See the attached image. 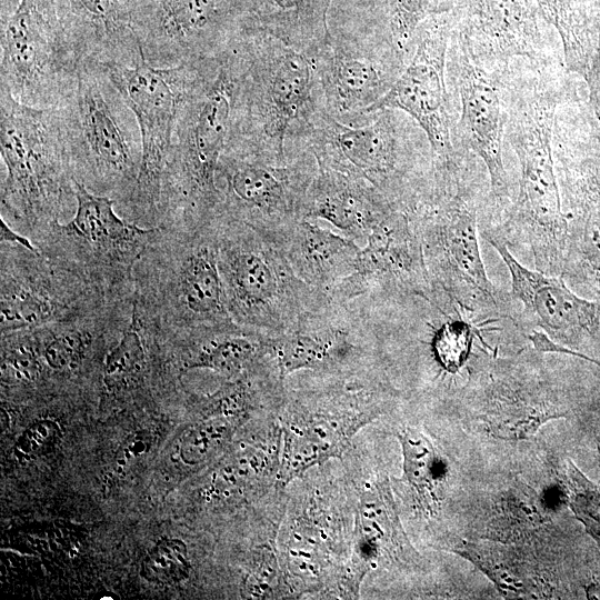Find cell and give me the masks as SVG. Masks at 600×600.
<instances>
[{"label":"cell","instance_id":"obj_10","mask_svg":"<svg viewBox=\"0 0 600 600\" xmlns=\"http://www.w3.org/2000/svg\"><path fill=\"white\" fill-rule=\"evenodd\" d=\"M1 334L132 308L40 250L1 241Z\"/></svg>","mask_w":600,"mask_h":600},{"label":"cell","instance_id":"obj_4","mask_svg":"<svg viewBox=\"0 0 600 600\" xmlns=\"http://www.w3.org/2000/svg\"><path fill=\"white\" fill-rule=\"evenodd\" d=\"M557 103L552 91L538 80L512 103L507 123L520 166L519 188L502 220L489 223L508 247H527L536 270L560 276L568 217L551 146Z\"/></svg>","mask_w":600,"mask_h":600},{"label":"cell","instance_id":"obj_29","mask_svg":"<svg viewBox=\"0 0 600 600\" xmlns=\"http://www.w3.org/2000/svg\"><path fill=\"white\" fill-rule=\"evenodd\" d=\"M329 82L337 106L344 111H367L390 86L370 58L350 52L336 53L330 63Z\"/></svg>","mask_w":600,"mask_h":600},{"label":"cell","instance_id":"obj_33","mask_svg":"<svg viewBox=\"0 0 600 600\" xmlns=\"http://www.w3.org/2000/svg\"><path fill=\"white\" fill-rule=\"evenodd\" d=\"M148 336L132 310L118 343L107 353L103 379L109 390H123L140 381L147 364Z\"/></svg>","mask_w":600,"mask_h":600},{"label":"cell","instance_id":"obj_12","mask_svg":"<svg viewBox=\"0 0 600 600\" xmlns=\"http://www.w3.org/2000/svg\"><path fill=\"white\" fill-rule=\"evenodd\" d=\"M542 354L532 347L509 358L477 359L461 400L496 437L524 439L544 422L566 416Z\"/></svg>","mask_w":600,"mask_h":600},{"label":"cell","instance_id":"obj_9","mask_svg":"<svg viewBox=\"0 0 600 600\" xmlns=\"http://www.w3.org/2000/svg\"><path fill=\"white\" fill-rule=\"evenodd\" d=\"M211 62L169 68L150 64L142 56L134 66H103L132 110L141 134V164L127 220L158 227L163 171L181 108Z\"/></svg>","mask_w":600,"mask_h":600},{"label":"cell","instance_id":"obj_7","mask_svg":"<svg viewBox=\"0 0 600 600\" xmlns=\"http://www.w3.org/2000/svg\"><path fill=\"white\" fill-rule=\"evenodd\" d=\"M216 224L219 272L229 312L239 326L274 337L330 300L294 273L270 237L222 217Z\"/></svg>","mask_w":600,"mask_h":600},{"label":"cell","instance_id":"obj_20","mask_svg":"<svg viewBox=\"0 0 600 600\" xmlns=\"http://www.w3.org/2000/svg\"><path fill=\"white\" fill-rule=\"evenodd\" d=\"M462 38L458 48V87L461 103L459 131L466 144L486 166L490 191L498 206L510 199V183L502 158L508 122L497 77L489 73Z\"/></svg>","mask_w":600,"mask_h":600},{"label":"cell","instance_id":"obj_8","mask_svg":"<svg viewBox=\"0 0 600 600\" xmlns=\"http://www.w3.org/2000/svg\"><path fill=\"white\" fill-rule=\"evenodd\" d=\"M76 212L30 239L53 261L81 274L110 296L133 301V268L160 227L121 218L116 201L89 191L73 179Z\"/></svg>","mask_w":600,"mask_h":600},{"label":"cell","instance_id":"obj_13","mask_svg":"<svg viewBox=\"0 0 600 600\" xmlns=\"http://www.w3.org/2000/svg\"><path fill=\"white\" fill-rule=\"evenodd\" d=\"M314 176L310 167L271 164L252 144L230 138L217 171L219 217L250 226L277 242L303 219Z\"/></svg>","mask_w":600,"mask_h":600},{"label":"cell","instance_id":"obj_38","mask_svg":"<svg viewBox=\"0 0 600 600\" xmlns=\"http://www.w3.org/2000/svg\"><path fill=\"white\" fill-rule=\"evenodd\" d=\"M586 80L590 89L591 106L600 126V32L597 49L594 50Z\"/></svg>","mask_w":600,"mask_h":600},{"label":"cell","instance_id":"obj_27","mask_svg":"<svg viewBox=\"0 0 600 600\" xmlns=\"http://www.w3.org/2000/svg\"><path fill=\"white\" fill-rule=\"evenodd\" d=\"M277 243L294 273L328 296L354 273L361 251L354 240L306 218L288 229Z\"/></svg>","mask_w":600,"mask_h":600},{"label":"cell","instance_id":"obj_19","mask_svg":"<svg viewBox=\"0 0 600 600\" xmlns=\"http://www.w3.org/2000/svg\"><path fill=\"white\" fill-rule=\"evenodd\" d=\"M448 27L440 22L421 33L409 64L386 94L367 111L397 109L412 117L424 131L437 158L434 167L461 162L450 133L448 93L444 81Z\"/></svg>","mask_w":600,"mask_h":600},{"label":"cell","instance_id":"obj_6","mask_svg":"<svg viewBox=\"0 0 600 600\" xmlns=\"http://www.w3.org/2000/svg\"><path fill=\"white\" fill-rule=\"evenodd\" d=\"M0 153L1 218L31 238L76 199L57 109L22 104L0 86Z\"/></svg>","mask_w":600,"mask_h":600},{"label":"cell","instance_id":"obj_36","mask_svg":"<svg viewBox=\"0 0 600 600\" xmlns=\"http://www.w3.org/2000/svg\"><path fill=\"white\" fill-rule=\"evenodd\" d=\"M502 514L503 521L526 528L540 526L550 519L539 496L526 484L509 491L503 501Z\"/></svg>","mask_w":600,"mask_h":600},{"label":"cell","instance_id":"obj_24","mask_svg":"<svg viewBox=\"0 0 600 600\" xmlns=\"http://www.w3.org/2000/svg\"><path fill=\"white\" fill-rule=\"evenodd\" d=\"M396 206L369 182L319 167L307 193L303 218L322 220L362 246Z\"/></svg>","mask_w":600,"mask_h":600},{"label":"cell","instance_id":"obj_39","mask_svg":"<svg viewBox=\"0 0 600 600\" xmlns=\"http://www.w3.org/2000/svg\"><path fill=\"white\" fill-rule=\"evenodd\" d=\"M282 13H299L311 3V0H272Z\"/></svg>","mask_w":600,"mask_h":600},{"label":"cell","instance_id":"obj_1","mask_svg":"<svg viewBox=\"0 0 600 600\" xmlns=\"http://www.w3.org/2000/svg\"><path fill=\"white\" fill-rule=\"evenodd\" d=\"M244 70V58L233 48L184 101L162 176L158 227L196 230L219 217L217 171L236 123Z\"/></svg>","mask_w":600,"mask_h":600},{"label":"cell","instance_id":"obj_35","mask_svg":"<svg viewBox=\"0 0 600 600\" xmlns=\"http://www.w3.org/2000/svg\"><path fill=\"white\" fill-rule=\"evenodd\" d=\"M149 580L174 583L188 573L187 551L181 541L166 540L157 544L144 561Z\"/></svg>","mask_w":600,"mask_h":600},{"label":"cell","instance_id":"obj_37","mask_svg":"<svg viewBox=\"0 0 600 600\" xmlns=\"http://www.w3.org/2000/svg\"><path fill=\"white\" fill-rule=\"evenodd\" d=\"M440 0H396L391 29L399 50L411 39L418 23L434 11Z\"/></svg>","mask_w":600,"mask_h":600},{"label":"cell","instance_id":"obj_40","mask_svg":"<svg viewBox=\"0 0 600 600\" xmlns=\"http://www.w3.org/2000/svg\"><path fill=\"white\" fill-rule=\"evenodd\" d=\"M21 0H1V8H0V19L1 22H4L8 20L12 13L17 10L19 7Z\"/></svg>","mask_w":600,"mask_h":600},{"label":"cell","instance_id":"obj_22","mask_svg":"<svg viewBox=\"0 0 600 600\" xmlns=\"http://www.w3.org/2000/svg\"><path fill=\"white\" fill-rule=\"evenodd\" d=\"M420 560L402 529L389 482L381 479L373 489L361 494L343 584L358 594L363 577L380 563L416 567Z\"/></svg>","mask_w":600,"mask_h":600},{"label":"cell","instance_id":"obj_3","mask_svg":"<svg viewBox=\"0 0 600 600\" xmlns=\"http://www.w3.org/2000/svg\"><path fill=\"white\" fill-rule=\"evenodd\" d=\"M57 109L72 177L128 210L141 164V134L122 93L99 63L81 61Z\"/></svg>","mask_w":600,"mask_h":600},{"label":"cell","instance_id":"obj_17","mask_svg":"<svg viewBox=\"0 0 600 600\" xmlns=\"http://www.w3.org/2000/svg\"><path fill=\"white\" fill-rule=\"evenodd\" d=\"M479 231L509 270V292L526 334L539 330L554 343L577 352L583 344L600 342V299H584L561 276L523 266L489 223L479 222Z\"/></svg>","mask_w":600,"mask_h":600},{"label":"cell","instance_id":"obj_21","mask_svg":"<svg viewBox=\"0 0 600 600\" xmlns=\"http://www.w3.org/2000/svg\"><path fill=\"white\" fill-rule=\"evenodd\" d=\"M569 211L561 277L600 299V152L564 173Z\"/></svg>","mask_w":600,"mask_h":600},{"label":"cell","instance_id":"obj_31","mask_svg":"<svg viewBox=\"0 0 600 600\" xmlns=\"http://www.w3.org/2000/svg\"><path fill=\"white\" fill-rule=\"evenodd\" d=\"M397 437L403 454V480L426 509L436 510L441 463L433 444L423 433L412 428L399 431Z\"/></svg>","mask_w":600,"mask_h":600},{"label":"cell","instance_id":"obj_16","mask_svg":"<svg viewBox=\"0 0 600 600\" xmlns=\"http://www.w3.org/2000/svg\"><path fill=\"white\" fill-rule=\"evenodd\" d=\"M334 301L387 306L411 298L432 300L421 238L412 212L392 207L361 246L357 270L329 294Z\"/></svg>","mask_w":600,"mask_h":600},{"label":"cell","instance_id":"obj_11","mask_svg":"<svg viewBox=\"0 0 600 600\" xmlns=\"http://www.w3.org/2000/svg\"><path fill=\"white\" fill-rule=\"evenodd\" d=\"M0 86L20 103L56 109L81 60L58 16L57 0H21L1 23Z\"/></svg>","mask_w":600,"mask_h":600},{"label":"cell","instance_id":"obj_28","mask_svg":"<svg viewBox=\"0 0 600 600\" xmlns=\"http://www.w3.org/2000/svg\"><path fill=\"white\" fill-rule=\"evenodd\" d=\"M187 348L184 369L208 368L236 377L270 354L269 337L239 324L196 337Z\"/></svg>","mask_w":600,"mask_h":600},{"label":"cell","instance_id":"obj_15","mask_svg":"<svg viewBox=\"0 0 600 600\" xmlns=\"http://www.w3.org/2000/svg\"><path fill=\"white\" fill-rule=\"evenodd\" d=\"M144 59L169 68L219 60L233 40V0H122Z\"/></svg>","mask_w":600,"mask_h":600},{"label":"cell","instance_id":"obj_32","mask_svg":"<svg viewBox=\"0 0 600 600\" xmlns=\"http://www.w3.org/2000/svg\"><path fill=\"white\" fill-rule=\"evenodd\" d=\"M549 23L560 34L568 70L587 77L593 58L591 38L572 0H536Z\"/></svg>","mask_w":600,"mask_h":600},{"label":"cell","instance_id":"obj_23","mask_svg":"<svg viewBox=\"0 0 600 600\" xmlns=\"http://www.w3.org/2000/svg\"><path fill=\"white\" fill-rule=\"evenodd\" d=\"M57 10L81 61L131 67L143 56L122 0H57Z\"/></svg>","mask_w":600,"mask_h":600},{"label":"cell","instance_id":"obj_34","mask_svg":"<svg viewBox=\"0 0 600 600\" xmlns=\"http://www.w3.org/2000/svg\"><path fill=\"white\" fill-rule=\"evenodd\" d=\"M569 504L587 531L600 544V489L570 461L567 470Z\"/></svg>","mask_w":600,"mask_h":600},{"label":"cell","instance_id":"obj_25","mask_svg":"<svg viewBox=\"0 0 600 600\" xmlns=\"http://www.w3.org/2000/svg\"><path fill=\"white\" fill-rule=\"evenodd\" d=\"M461 36L482 61L522 57L538 62L542 57L541 34L524 0H473L468 31Z\"/></svg>","mask_w":600,"mask_h":600},{"label":"cell","instance_id":"obj_18","mask_svg":"<svg viewBox=\"0 0 600 600\" xmlns=\"http://www.w3.org/2000/svg\"><path fill=\"white\" fill-rule=\"evenodd\" d=\"M379 336L358 301L329 300L303 314L290 330L269 337L270 354L281 378L302 370L332 372L363 357Z\"/></svg>","mask_w":600,"mask_h":600},{"label":"cell","instance_id":"obj_5","mask_svg":"<svg viewBox=\"0 0 600 600\" xmlns=\"http://www.w3.org/2000/svg\"><path fill=\"white\" fill-rule=\"evenodd\" d=\"M473 190L464 173L440 177L431 181L412 210L430 279L461 311L519 324L510 292L496 287L487 274Z\"/></svg>","mask_w":600,"mask_h":600},{"label":"cell","instance_id":"obj_26","mask_svg":"<svg viewBox=\"0 0 600 600\" xmlns=\"http://www.w3.org/2000/svg\"><path fill=\"white\" fill-rule=\"evenodd\" d=\"M263 78V93L247 89L242 80L237 118H260L263 133L276 139L282 156L288 126L300 116L311 93V67L302 54L288 50L278 57Z\"/></svg>","mask_w":600,"mask_h":600},{"label":"cell","instance_id":"obj_2","mask_svg":"<svg viewBox=\"0 0 600 600\" xmlns=\"http://www.w3.org/2000/svg\"><path fill=\"white\" fill-rule=\"evenodd\" d=\"M132 276V309L161 341L182 344L238 324L219 272L216 221L187 231L161 228Z\"/></svg>","mask_w":600,"mask_h":600},{"label":"cell","instance_id":"obj_41","mask_svg":"<svg viewBox=\"0 0 600 600\" xmlns=\"http://www.w3.org/2000/svg\"><path fill=\"white\" fill-rule=\"evenodd\" d=\"M588 596L589 598H592V596H594L593 598H600V586L591 584L588 587Z\"/></svg>","mask_w":600,"mask_h":600},{"label":"cell","instance_id":"obj_42","mask_svg":"<svg viewBox=\"0 0 600 600\" xmlns=\"http://www.w3.org/2000/svg\"><path fill=\"white\" fill-rule=\"evenodd\" d=\"M598 447H599V451H600V433H599V437H598Z\"/></svg>","mask_w":600,"mask_h":600},{"label":"cell","instance_id":"obj_30","mask_svg":"<svg viewBox=\"0 0 600 600\" xmlns=\"http://www.w3.org/2000/svg\"><path fill=\"white\" fill-rule=\"evenodd\" d=\"M452 550L477 566L504 596H532L538 588L536 573L513 549L462 540Z\"/></svg>","mask_w":600,"mask_h":600},{"label":"cell","instance_id":"obj_14","mask_svg":"<svg viewBox=\"0 0 600 600\" xmlns=\"http://www.w3.org/2000/svg\"><path fill=\"white\" fill-rule=\"evenodd\" d=\"M396 390L383 381L361 389L296 396L282 420L280 476L286 483L313 464L340 456L362 424L383 412Z\"/></svg>","mask_w":600,"mask_h":600}]
</instances>
